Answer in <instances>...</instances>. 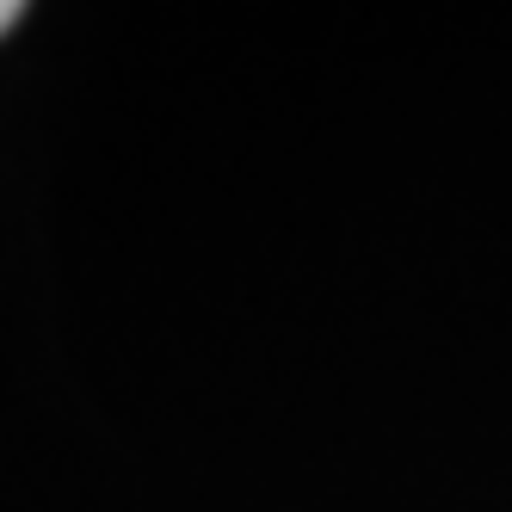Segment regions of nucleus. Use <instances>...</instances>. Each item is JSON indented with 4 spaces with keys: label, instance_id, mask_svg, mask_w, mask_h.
I'll return each instance as SVG.
<instances>
[{
    "label": "nucleus",
    "instance_id": "f257e3e1",
    "mask_svg": "<svg viewBox=\"0 0 512 512\" xmlns=\"http://www.w3.org/2000/svg\"><path fill=\"white\" fill-rule=\"evenodd\" d=\"M25 19V7H19V0H0V38H7V31Z\"/></svg>",
    "mask_w": 512,
    "mask_h": 512
}]
</instances>
